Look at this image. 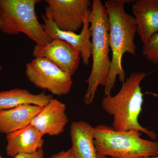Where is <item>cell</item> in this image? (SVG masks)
<instances>
[{
  "instance_id": "ffe728a7",
  "label": "cell",
  "mask_w": 158,
  "mask_h": 158,
  "mask_svg": "<svg viewBox=\"0 0 158 158\" xmlns=\"http://www.w3.org/2000/svg\"><path fill=\"white\" fill-rule=\"evenodd\" d=\"M98 158H108L107 157L105 156H101L98 155Z\"/></svg>"
},
{
  "instance_id": "2e32d148",
  "label": "cell",
  "mask_w": 158,
  "mask_h": 158,
  "mask_svg": "<svg viewBox=\"0 0 158 158\" xmlns=\"http://www.w3.org/2000/svg\"><path fill=\"white\" fill-rule=\"evenodd\" d=\"M142 55L154 64H158V33L148 40L145 45H143Z\"/></svg>"
},
{
  "instance_id": "4fadbf2b",
  "label": "cell",
  "mask_w": 158,
  "mask_h": 158,
  "mask_svg": "<svg viewBox=\"0 0 158 158\" xmlns=\"http://www.w3.org/2000/svg\"><path fill=\"white\" fill-rule=\"evenodd\" d=\"M42 108L24 105L0 112V133L7 135L27 127Z\"/></svg>"
},
{
  "instance_id": "ac0fdd59",
  "label": "cell",
  "mask_w": 158,
  "mask_h": 158,
  "mask_svg": "<svg viewBox=\"0 0 158 158\" xmlns=\"http://www.w3.org/2000/svg\"><path fill=\"white\" fill-rule=\"evenodd\" d=\"M49 158H76L71 148L67 151H62Z\"/></svg>"
},
{
  "instance_id": "3957f363",
  "label": "cell",
  "mask_w": 158,
  "mask_h": 158,
  "mask_svg": "<svg viewBox=\"0 0 158 158\" xmlns=\"http://www.w3.org/2000/svg\"><path fill=\"white\" fill-rule=\"evenodd\" d=\"M89 23L92 33L91 72L86 82L88 85L85 102L90 105L93 102L98 88L105 87L109 77L111 60L109 56L110 24L107 11L100 0H93L91 5Z\"/></svg>"
},
{
  "instance_id": "6da1fadb",
  "label": "cell",
  "mask_w": 158,
  "mask_h": 158,
  "mask_svg": "<svg viewBox=\"0 0 158 158\" xmlns=\"http://www.w3.org/2000/svg\"><path fill=\"white\" fill-rule=\"evenodd\" d=\"M135 2L131 0H108L105 2L110 24L109 37L112 54L110 73L105 87V95L111 94L117 77L122 83L126 79L122 64L124 54L127 53L132 56L136 55L135 19L125 9L126 4Z\"/></svg>"
},
{
  "instance_id": "8fae6325",
  "label": "cell",
  "mask_w": 158,
  "mask_h": 158,
  "mask_svg": "<svg viewBox=\"0 0 158 158\" xmlns=\"http://www.w3.org/2000/svg\"><path fill=\"white\" fill-rule=\"evenodd\" d=\"M137 33L143 45L158 33V0H138L132 6Z\"/></svg>"
},
{
  "instance_id": "52a82bcc",
  "label": "cell",
  "mask_w": 158,
  "mask_h": 158,
  "mask_svg": "<svg viewBox=\"0 0 158 158\" xmlns=\"http://www.w3.org/2000/svg\"><path fill=\"white\" fill-rule=\"evenodd\" d=\"M46 17L62 31L76 33L82 28L89 15L92 3L89 0H45Z\"/></svg>"
},
{
  "instance_id": "d6986e66",
  "label": "cell",
  "mask_w": 158,
  "mask_h": 158,
  "mask_svg": "<svg viewBox=\"0 0 158 158\" xmlns=\"http://www.w3.org/2000/svg\"><path fill=\"white\" fill-rule=\"evenodd\" d=\"M141 158H158V155H157L153 156L144 157Z\"/></svg>"
},
{
  "instance_id": "30bf717a",
  "label": "cell",
  "mask_w": 158,
  "mask_h": 158,
  "mask_svg": "<svg viewBox=\"0 0 158 158\" xmlns=\"http://www.w3.org/2000/svg\"><path fill=\"white\" fill-rule=\"evenodd\" d=\"M66 106L57 99L52 98L43 107L31 124L43 135L58 136L64 132L69 120L65 113Z\"/></svg>"
},
{
  "instance_id": "ba28073f",
  "label": "cell",
  "mask_w": 158,
  "mask_h": 158,
  "mask_svg": "<svg viewBox=\"0 0 158 158\" xmlns=\"http://www.w3.org/2000/svg\"><path fill=\"white\" fill-rule=\"evenodd\" d=\"M32 55L34 58L48 59L63 71L72 76L78 68L81 54L75 48L63 40H53L47 45H36Z\"/></svg>"
},
{
  "instance_id": "5b68a950",
  "label": "cell",
  "mask_w": 158,
  "mask_h": 158,
  "mask_svg": "<svg viewBox=\"0 0 158 158\" xmlns=\"http://www.w3.org/2000/svg\"><path fill=\"white\" fill-rule=\"evenodd\" d=\"M39 0H0V31L9 35L26 34L39 46L51 39L38 21L35 6Z\"/></svg>"
},
{
  "instance_id": "9a60e30c",
  "label": "cell",
  "mask_w": 158,
  "mask_h": 158,
  "mask_svg": "<svg viewBox=\"0 0 158 158\" xmlns=\"http://www.w3.org/2000/svg\"><path fill=\"white\" fill-rule=\"evenodd\" d=\"M52 96L44 92L34 94L27 89L15 88L0 92V112L11 110L24 105L44 106L49 102Z\"/></svg>"
},
{
  "instance_id": "7402d4cb",
  "label": "cell",
  "mask_w": 158,
  "mask_h": 158,
  "mask_svg": "<svg viewBox=\"0 0 158 158\" xmlns=\"http://www.w3.org/2000/svg\"><path fill=\"white\" fill-rule=\"evenodd\" d=\"M0 158H2V156H1V154H0Z\"/></svg>"
},
{
  "instance_id": "5bb4252c",
  "label": "cell",
  "mask_w": 158,
  "mask_h": 158,
  "mask_svg": "<svg viewBox=\"0 0 158 158\" xmlns=\"http://www.w3.org/2000/svg\"><path fill=\"white\" fill-rule=\"evenodd\" d=\"M93 129V127L86 122L72 123L71 148L76 158H98L94 142Z\"/></svg>"
},
{
  "instance_id": "44dd1931",
  "label": "cell",
  "mask_w": 158,
  "mask_h": 158,
  "mask_svg": "<svg viewBox=\"0 0 158 158\" xmlns=\"http://www.w3.org/2000/svg\"><path fill=\"white\" fill-rule=\"evenodd\" d=\"M3 70V67L2 66V65L0 64V71Z\"/></svg>"
},
{
  "instance_id": "7a4b0ae2",
  "label": "cell",
  "mask_w": 158,
  "mask_h": 158,
  "mask_svg": "<svg viewBox=\"0 0 158 158\" xmlns=\"http://www.w3.org/2000/svg\"><path fill=\"white\" fill-rule=\"evenodd\" d=\"M147 73L134 72L122 83L117 94L105 95L102 99L103 109L113 118L112 127L116 131L136 130L144 133L152 140L157 138L155 131L143 127L139 123L138 117L142 110L143 93L141 83Z\"/></svg>"
},
{
  "instance_id": "7c38bea8",
  "label": "cell",
  "mask_w": 158,
  "mask_h": 158,
  "mask_svg": "<svg viewBox=\"0 0 158 158\" xmlns=\"http://www.w3.org/2000/svg\"><path fill=\"white\" fill-rule=\"evenodd\" d=\"M43 135L33 125L6 135V153L14 158L20 153L31 154L42 148Z\"/></svg>"
},
{
  "instance_id": "8992f818",
  "label": "cell",
  "mask_w": 158,
  "mask_h": 158,
  "mask_svg": "<svg viewBox=\"0 0 158 158\" xmlns=\"http://www.w3.org/2000/svg\"><path fill=\"white\" fill-rule=\"evenodd\" d=\"M26 74L37 88L54 95H66L70 92L73 81L72 76L48 59L35 58L26 65Z\"/></svg>"
},
{
  "instance_id": "e0dca14e",
  "label": "cell",
  "mask_w": 158,
  "mask_h": 158,
  "mask_svg": "<svg viewBox=\"0 0 158 158\" xmlns=\"http://www.w3.org/2000/svg\"><path fill=\"white\" fill-rule=\"evenodd\" d=\"M44 156V151L41 148L34 153H20L13 158H43Z\"/></svg>"
},
{
  "instance_id": "9c48e42d",
  "label": "cell",
  "mask_w": 158,
  "mask_h": 158,
  "mask_svg": "<svg viewBox=\"0 0 158 158\" xmlns=\"http://www.w3.org/2000/svg\"><path fill=\"white\" fill-rule=\"evenodd\" d=\"M90 15V14H89ZM89 15L86 18L80 34L61 31L56 26L50 18L41 14L44 24H42L46 33L51 39L63 40L76 48L81 54L83 64L88 65L91 56L92 33L89 23Z\"/></svg>"
},
{
  "instance_id": "277c9868",
  "label": "cell",
  "mask_w": 158,
  "mask_h": 158,
  "mask_svg": "<svg viewBox=\"0 0 158 158\" xmlns=\"http://www.w3.org/2000/svg\"><path fill=\"white\" fill-rule=\"evenodd\" d=\"M136 130L116 131L107 125L94 127V146L98 156L112 158H141L158 155V141L141 138Z\"/></svg>"
}]
</instances>
